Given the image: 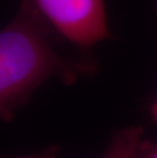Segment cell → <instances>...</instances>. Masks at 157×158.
<instances>
[{
  "instance_id": "obj_6",
  "label": "cell",
  "mask_w": 157,
  "mask_h": 158,
  "mask_svg": "<svg viewBox=\"0 0 157 158\" xmlns=\"http://www.w3.org/2000/svg\"><path fill=\"white\" fill-rule=\"evenodd\" d=\"M150 114H151V118L155 123H157V97L152 103L151 108H150Z\"/></svg>"
},
{
  "instance_id": "obj_4",
  "label": "cell",
  "mask_w": 157,
  "mask_h": 158,
  "mask_svg": "<svg viewBox=\"0 0 157 158\" xmlns=\"http://www.w3.org/2000/svg\"><path fill=\"white\" fill-rule=\"evenodd\" d=\"M59 147L58 146H50L47 149L37 154H31V155L16 156V157H5V158H58Z\"/></svg>"
},
{
  "instance_id": "obj_2",
  "label": "cell",
  "mask_w": 157,
  "mask_h": 158,
  "mask_svg": "<svg viewBox=\"0 0 157 158\" xmlns=\"http://www.w3.org/2000/svg\"><path fill=\"white\" fill-rule=\"evenodd\" d=\"M56 31L79 48L108 39L103 0H32Z\"/></svg>"
},
{
  "instance_id": "obj_1",
  "label": "cell",
  "mask_w": 157,
  "mask_h": 158,
  "mask_svg": "<svg viewBox=\"0 0 157 158\" xmlns=\"http://www.w3.org/2000/svg\"><path fill=\"white\" fill-rule=\"evenodd\" d=\"M51 23L32 0H22L19 11L0 33V116L13 119L45 81L58 77L71 85L93 73L94 62L73 61L55 52L49 42Z\"/></svg>"
},
{
  "instance_id": "obj_3",
  "label": "cell",
  "mask_w": 157,
  "mask_h": 158,
  "mask_svg": "<svg viewBox=\"0 0 157 158\" xmlns=\"http://www.w3.org/2000/svg\"><path fill=\"white\" fill-rule=\"evenodd\" d=\"M144 129L140 126H131L118 131L101 158H137L145 140Z\"/></svg>"
},
{
  "instance_id": "obj_5",
  "label": "cell",
  "mask_w": 157,
  "mask_h": 158,
  "mask_svg": "<svg viewBox=\"0 0 157 158\" xmlns=\"http://www.w3.org/2000/svg\"><path fill=\"white\" fill-rule=\"evenodd\" d=\"M137 158H157V143L145 140Z\"/></svg>"
}]
</instances>
